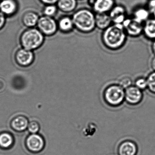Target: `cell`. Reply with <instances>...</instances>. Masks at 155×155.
<instances>
[{
	"label": "cell",
	"instance_id": "1",
	"mask_svg": "<svg viewBox=\"0 0 155 155\" xmlns=\"http://www.w3.org/2000/svg\"><path fill=\"white\" fill-rule=\"evenodd\" d=\"M127 37L122 24H112L103 31L101 41L108 49L118 50L125 45Z\"/></svg>",
	"mask_w": 155,
	"mask_h": 155
},
{
	"label": "cell",
	"instance_id": "27",
	"mask_svg": "<svg viewBox=\"0 0 155 155\" xmlns=\"http://www.w3.org/2000/svg\"><path fill=\"white\" fill-rule=\"evenodd\" d=\"M28 128L30 132L33 134H35L36 132L38 131L39 129V126L37 122L33 121L28 124Z\"/></svg>",
	"mask_w": 155,
	"mask_h": 155
},
{
	"label": "cell",
	"instance_id": "20",
	"mask_svg": "<svg viewBox=\"0 0 155 155\" xmlns=\"http://www.w3.org/2000/svg\"><path fill=\"white\" fill-rule=\"evenodd\" d=\"M28 126V120L25 117L19 116L14 119L12 121V126L15 130L23 131Z\"/></svg>",
	"mask_w": 155,
	"mask_h": 155
},
{
	"label": "cell",
	"instance_id": "24",
	"mask_svg": "<svg viewBox=\"0 0 155 155\" xmlns=\"http://www.w3.org/2000/svg\"><path fill=\"white\" fill-rule=\"evenodd\" d=\"M57 7L54 5H48L45 7L44 10V13L45 16L52 17L57 13Z\"/></svg>",
	"mask_w": 155,
	"mask_h": 155
},
{
	"label": "cell",
	"instance_id": "30",
	"mask_svg": "<svg viewBox=\"0 0 155 155\" xmlns=\"http://www.w3.org/2000/svg\"><path fill=\"white\" fill-rule=\"evenodd\" d=\"M151 67L152 69L155 71V56L152 59L151 61Z\"/></svg>",
	"mask_w": 155,
	"mask_h": 155
},
{
	"label": "cell",
	"instance_id": "2",
	"mask_svg": "<svg viewBox=\"0 0 155 155\" xmlns=\"http://www.w3.org/2000/svg\"><path fill=\"white\" fill-rule=\"evenodd\" d=\"M96 13L89 9L83 8L75 11L72 15L74 28L85 34L91 33L96 28Z\"/></svg>",
	"mask_w": 155,
	"mask_h": 155
},
{
	"label": "cell",
	"instance_id": "3",
	"mask_svg": "<svg viewBox=\"0 0 155 155\" xmlns=\"http://www.w3.org/2000/svg\"><path fill=\"white\" fill-rule=\"evenodd\" d=\"M125 91L124 89L119 84L110 85L103 91V99L109 107H117L125 101Z\"/></svg>",
	"mask_w": 155,
	"mask_h": 155
},
{
	"label": "cell",
	"instance_id": "28",
	"mask_svg": "<svg viewBox=\"0 0 155 155\" xmlns=\"http://www.w3.org/2000/svg\"><path fill=\"white\" fill-rule=\"evenodd\" d=\"M5 23V15L0 12V29L3 28Z\"/></svg>",
	"mask_w": 155,
	"mask_h": 155
},
{
	"label": "cell",
	"instance_id": "32",
	"mask_svg": "<svg viewBox=\"0 0 155 155\" xmlns=\"http://www.w3.org/2000/svg\"><path fill=\"white\" fill-rule=\"evenodd\" d=\"M94 2H95V0H87L88 4L92 8V6L94 4Z\"/></svg>",
	"mask_w": 155,
	"mask_h": 155
},
{
	"label": "cell",
	"instance_id": "12",
	"mask_svg": "<svg viewBox=\"0 0 155 155\" xmlns=\"http://www.w3.org/2000/svg\"><path fill=\"white\" fill-rule=\"evenodd\" d=\"M28 148L33 152H38L43 149L44 142L42 137L36 134L30 135L27 139Z\"/></svg>",
	"mask_w": 155,
	"mask_h": 155
},
{
	"label": "cell",
	"instance_id": "23",
	"mask_svg": "<svg viewBox=\"0 0 155 155\" xmlns=\"http://www.w3.org/2000/svg\"><path fill=\"white\" fill-rule=\"evenodd\" d=\"M135 86L142 91L147 88V78H142V77L137 78L135 80Z\"/></svg>",
	"mask_w": 155,
	"mask_h": 155
},
{
	"label": "cell",
	"instance_id": "17",
	"mask_svg": "<svg viewBox=\"0 0 155 155\" xmlns=\"http://www.w3.org/2000/svg\"><path fill=\"white\" fill-rule=\"evenodd\" d=\"M58 25V28L64 33L71 32L75 28L72 18L69 16H64L61 18Z\"/></svg>",
	"mask_w": 155,
	"mask_h": 155
},
{
	"label": "cell",
	"instance_id": "21",
	"mask_svg": "<svg viewBox=\"0 0 155 155\" xmlns=\"http://www.w3.org/2000/svg\"><path fill=\"white\" fill-rule=\"evenodd\" d=\"M13 139L10 134L3 133L0 135V146L3 148H8L11 146Z\"/></svg>",
	"mask_w": 155,
	"mask_h": 155
},
{
	"label": "cell",
	"instance_id": "5",
	"mask_svg": "<svg viewBox=\"0 0 155 155\" xmlns=\"http://www.w3.org/2000/svg\"><path fill=\"white\" fill-rule=\"evenodd\" d=\"M127 36L137 38L143 34V24L133 18L127 17L122 24Z\"/></svg>",
	"mask_w": 155,
	"mask_h": 155
},
{
	"label": "cell",
	"instance_id": "11",
	"mask_svg": "<svg viewBox=\"0 0 155 155\" xmlns=\"http://www.w3.org/2000/svg\"><path fill=\"white\" fill-rule=\"evenodd\" d=\"M138 147L135 142L130 140L122 141L118 148L119 155H137Z\"/></svg>",
	"mask_w": 155,
	"mask_h": 155
},
{
	"label": "cell",
	"instance_id": "6",
	"mask_svg": "<svg viewBox=\"0 0 155 155\" xmlns=\"http://www.w3.org/2000/svg\"><path fill=\"white\" fill-rule=\"evenodd\" d=\"M39 30L44 35L51 36L55 34L58 28V23L52 17L44 16L39 19Z\"/></svg>",
	"mask_w": 155,
	"mask_h": 155
},
{
	"label": "cell",
	"instance_id": "14",
	"mask_svg": "<svg viewBox=\"0 0 155 155\" xmlns=\"http://www.w3.org/2000/svg\"><path fill=\"white\" fill-rule=\"evenodd\" d=\"M18 9V4L15 0H2L0 2V12L4 15L14 14Z\"/></svg>",
	"mask_w": 155,
	"mask_h": 155
},
{
	"label": "cell",
	"instance_id": "16",
	"mask_svg": "<svg viewBox=\"0 0 155 155\" xmlns=\"http://www.w3.org/2000/svg\"><path fill=\"white\" fill-rule=\"evenodd\" d=\"M150 14L147 7H140L133 11L132 17L137 21L144 24L150 18Z\"/></svg>",
	"mask_w": 155,
	"mask_h": 155
},
{
	"label": "cell",
	"instance_id": "18",
	"mask_svg": "<svg viewBox=\"0 0 155 155\" xmlns=\"http://www.w3.org/2000/svg\"><path fill=\"white\" fill-rule=\"evenodd\" d=\"M58 7L61 11L71 13L76 10L78 6V0H59Z\"/></svg>",
	"mask_w": 155,
	"mask_h": 155
},
{
	"label": "cell",
	"instance_id": "15",
	"mask_svg": "<svg viewBox=\"0 0 155 155\" xmlns=\"http://www.w3.org/2000/svg\"><path fill=\"white\" fill-rule=\"evenodd\" d=\"M143 34L150 40H155V18H150L143 24Z\"/></svg>",
	"mask_w": 155,
	"mask_h": 155
},
{
	"label": "cell",
	"instance_id": "13",
	"mask_svg": "<svg viewBox=\"0 0 155 155\" xmlns=\"http://www.w3.org/2000/svg\"><path fill=\"white\" fill-rule=\"evenodd\" d=\"M112 24V21L109 13H96L95 24L96 28L101 30L104 31Z\"/></svg>",
	"mask_w": 155,
	"mask_h": 155
},
{
	"label": "cell",
	"instance_id": "4",
	"mask_svg": "<svg viewBox=\"0 0 155 155\" xmlns=\"http://www.w3.org/2000/svg\"><path fill=\"white\" fill-rule=\"evenodd\" d=\"M20 41L23 48L32 51L38 49L43 44L44 36L39 30L31 28L22 33Z\"/></svg>",
	"mask_w": 155,
	"mask_h": 155
},
{
	"label": "cell",
	"instance_id": "25",
	"mask_svg": "<svg viewBox=\"0 0 155 155\" xmlns=\"http://www.w3.org/2000/svg\"><path fill=\"white\" fill-rule=\"evenodd\" d=\"M118 84L123 88L126 89L132 86V80L129 77H124L120 80Z\"/></svg>",
	"mask_w": 155,
	"mask_h": 155
},
{
	"label": "cell",
	"instance_id": "8",
	"mask_svg": "<svg viewBox=\"0 0 155 155\" xmlns=\"http://www.w3.org/2000/svg\"><path fill=\"white\" fill-rule=\"evenodd\" d=\"M108 13L112 24H122L128 17L126 8L121 5H115Z\"/></svg>",
	"mask_w": 155,
	"mask_h": 155
},
{
	"label": "cell",
	"instance_id": "9",
	"mask_svg": "<svg viewBox=\"0 0 155 155\" xmlns=\"http://www.w3.org/2000/svg\"><path fill=\"white\" fill-rule=\"evenodd\" d=\"M115 5V0H95L92 8L95 13H108Z\"/></svg>",
	"mask_w": 155,
	"mask_h": 155
},
{
	"label": "cell",
	"instance_id": "7",
	"mask_svg": "<svg viewBox=\"0 0 155 155\" xmlns=\"http://www.w3.org/2000/svg\"><path fill=\"white\" fill-rule=\"evenodd\" d=\"M142 91L135 86H131L125 90V101L130 106H137L143 100Z\"/></svg>",
	"mask_w": 155,
	"mask_h": 155
},
{
	"label": "cell",
	"instance_id": "22",
	"mask_svg": "<svg viewBox=\"0 0 155 155\" xmlns=\"http://www.w3.org/2000/svg\"><path fill=\"white\" fill-rule=\"evenodd\" d=\"M147 88L151 93L155 94V71L150 73L147 78Z\"/></svg>",
	"mask_w": 155,
	"mask_h": 155
},
{
	"label": "cell",
	"instance_id": "31",
	"mask_svg": "<svg viewBox=\"0 0 155 155\" xmlns=\"http://www.w3.org/2000/svg\"><path fill=\"white\" fill-rule=\"evenodd\" d=\"M151 50L152 52L155 55V40L152 41V44H151Z\"/></svg>",
	"mask_w": 155,
	"mask_h": 155
},
{
	"label": "cell",
	"instance_id": "26",
	"mask_svg": "<svg viewBox=\"0 0 155 155\" xmlns=\"http://www.w3.org/2000/svg\"><path fill=\"white\" fill-rule=\"evenodd\" d=\"M147 8L152 18H155V0H149Z\"/></svg>",
	"mask_w": 155,
	"mask_h": 155
},
{
	"label": "cell",
	"instance_id": "19",
	"mask_svg": "<svg viewBox=\"0 0 155 155\" xmlns=\"http://www.w3.org/2000/svg\"><path fill=\"white\" fill-rule=\"evenodd\" d=\"M39 17L36 12L28 11L24 13L22 16V21L26 27L31 28L38 24Z\"/></svg>",
	"mask_w": 155,
	"mask_h": 155
},
{
	"label": "cell",
	"instance_id": "10",
	"mask_svg": "<svg viewBox=\"0 0 155 155\" xmlns=\"http://www.w3.org/2000/svg\"><path fill=\"white\" fill-rule=\"evenodd\" d=\"M16 61L21 66L30 65L34 59V55L31 51L22 48L17 51L15 55Z\"/></svg>",
	"mask_w": 155,
	"mask_h": 155
},
{
	"label": "cell",
	"instance_id": "29",
	"mask_svg": "<svg viewBox=\"0 0 155 155\" xmlns=\"http://www.w3.org/2000/svg\"><path fill=\"white\" fill-rule=\"evenodd\" d=\"M41 1L47 5H54L55 3H58L59 0H40Z\"/></svg>",
	"mask_w": 155,
	"mask_h": 155
}]
</instances>
